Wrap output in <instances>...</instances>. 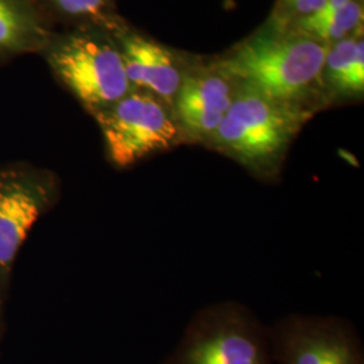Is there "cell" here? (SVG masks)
I'll return each mask as SVG.
<instances>
[{"label": "cell", "mask_w": 364, "mask_h": 364, "mask_svg": "<svg viewBox=\"0 0 364 364\" xmlns=\"http://www.w3.org/2000/svg\"><path fill=\"white\" fill-rule=\"evenodd\" d=\"M329 45L291 30L259 33L212 68L235 84L306 111L305 103L323 85Z\"/></svg>", "instance_id": "obj_1"}, {"label": "cell", "mask_w": 364, "mask_h": 364, "mask_svg": "<svg viewBox=\"0 0 364 364\" xmlns=\"http://www.w3.org/2000/svg\"><path fill=\"white\" fill-rule=\"evenodd\" d=\"M308 111L237 84L232 105L207 144L260 177H273Z\"/></svg>", "instance_id": "obj_2"}, {"label": "cell", "mask_w": 364, "mask_h": 364, "mask_svg": "<svg viewBox=\"0 0 364 364\" xmlns=\"http://www.w3.org/2000/svg\"><path fill=\"white\" fill-rule=\"evenodd\" d=\"M42 53L54 76L92 115L132 91L115 39L102 31L54 34Z\"/></svg>", "instance_id": "obj_3"}, {"label": "cell", "mask_w": 364, "mask_h": 364, "mask_svg": "<svg viewBox=\"0 0 364 364\" xmlns=\"http://www.w3.org/2000/svg\"><path fill=\"white\" fill-rule=\"evenodd\" d=\"M269 329L242 305L216 304L197 313L162 364H273Z\"/></svg>", "instance_id": "obj_4"}, {"label": "cell", "mask_w": 364, "mask_h": 364, "mask_svg": "<svg viewBox=\"0 0 364 364\" xmlns=\"http://www.w3.org/2000/svg\"><path fill=\"white\" fill-rule=\"evenodd\" d=\"M93 117L103 132L109 159L119 168L165 151L183 139L173 109L149 92L132 90Z\"/></svg>", "instance_id": "obj_5"}, {"label": "cell", "mask_w": 364, "mask_h": 364, "mask_svg": "<svg viewBox=\"0 0 364 364\" xmlns=\"http://www.w3.org/2000/svg\"><path fill=\"white\" fill-rule=\"evenodd\" d=\"M269 338L278 364H364L360 338L336 317L289 316L269 329Z\"/></svg>", "instance_id": "obj_6"}, {"label": "cell", "mask_w": 364, "mask_h": 364, "mask_svg": "<svg viewBox=\"0 0 364 364\" xmlns=\"http://www.w3.org/2000/svg\"><path fill=\"white\" fill-rule=\"evenodd\" d=\"M236 88L237 84L212 66L185 72L173 105L182 138L208 142L232 105Z\"/></svg>", "instance_id": "obj_7"}, {"label": "cell", "mask_w": 364, "mask_h": 364, "mask_svg": "<svg viewBox=\"0 0 364 364\" xmlns=\"http://www.w3.org/2000/svg\"><path fill=\"white\" fill-rule=\"evenodd\" d=\"M122 54L126 76L132 90L149 92L173 109L185 72L176 55L154 41L124 30L109 28Z\"/></svg>", "instance_id": "obj_8"}, {"label": "cell", "mask_w": 364, "mask_h": 364, "mask_svg": "<svg viewBox=\"0 0 364 364\" xmlns=\"http://www.w3.org/2000/svg\"><path fill=\"white\" fill-rule=\"evenodd\" d=\"M42 182L25 171L0 176V270L9 269L46 204Z\"/></svg>", "instance_id": "obj_9"}, {"label": "cell", "mask_w": 364, "mask_h": 364, "mask_svg": "<svg viewBox=\"0 0 364 364\" xmlns=\"http://www.w3.org/2000/svg\"><path fill=\"white\" fill-rule=\"evenodd\" d=\"M53 36L37 0H0V60L42 53Z\"/></svg>", "instance_id": "obj_10"}, {"label": "cell", "mask_w": 364, "mask_h": 364, "mask_svg": "<svg viewBox=\"0 0 364 364\" xmlns=\"http://www.w3.org/2000/svg\"><path fill=\"white\" fill-rule=\"evenodd\" d=\"M362 28L329 45L323 69V84L336 96H359L364 90V42Z\"/></svg>", "instance_id": "obj_11"}, {"label": "cell", "mask_w": 364, "mask_h": 364, "mask_svg": "<svg viewBox=\"0 0 364 364\" xmlns=\"http://www.w3.org/2000/svg\"><path fill=\"white\" fill-rule=\"evenodd\" d=\"M363 25V0H351L328 15H309L294 21L291 31L309 36L326 45L350 37Z\"/></svg>", "instance_id": "obj_12"}, {"label": "cell", "mask_w": 364, "mask_h": 364, "mask_svg": "<svg viewBox=\"0 0 364 364\" xmlns=\"http://www.w3.org/2000/svg\"><path fill=\"white\" fill-rule=\"evenodd\" d=\"M41 6L52 9L60 15L73 19L96 22L108 30L117 25L109 15V0H37Z\"/></svg>", "instance_id": "obj_13"}, {"label": "cell", "mask_w": 364, "mask_h": 364, "mask_svg": "<svg viewBox=\"0 0 364 364\" xmlns=\"http://www.w3.org/2000/svg\"><path fill=\"white\" fill-rule=\"evenodd\" d=\"M326 0H281L282 11L293 21L320 11Z\"/></svg>", "instance_id": "obj_14"}]
</instances>
